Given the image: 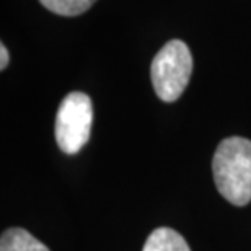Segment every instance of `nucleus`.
<instances>
[{
  "label": "nucleus",
  "instance_id": "7ed1b4c3",
  "mask_svg": "<svg viewBox=\"0 0 251 251\" xmlns=\"http://www.w3.org/2000/svg\"><path fill=\"white\" fill-rule=\"evenodd\" d=\"M93 123V104L88 95L72 92L59 104L56 116V140L64 153L74 155L88 142Z\"/></svg>",
  "mask_w": 251,
  "mask_h": 251
},
{
  "label": "nucleus",
  "instance_id": "20e7f679",
  "mask_svg": "<svg viewBox=\"0 0 251 251\" xmlns=\"http://www.w3.org/2000/svg\"><path fill=\"white\" fill-rule=\"evenodd\" d=\"M142 251H191L181 235L176 230L160 227L149 235Z\"/></svg>",
  "mask_w": 251,
  "mask_h": 251
},
{
  "label": "nucleus",
  "instance_id": "0eeeda50",
  "mask_svg": "<svg viewBox=\"0 0 251 251\" xmlns=\"http://www.w3.org/2000/svg\"><path fill=\"white\" fill-rule=\"evenodd\" d=\"M8 65V51L7 48H5V44L0 46V69H5Z\"/></svg>",
  "mask_w": 251,
  "mask_h": 251
},
{
  "label": "nucleus",
  "instance_id": "f03ea898",
  "mask_svg": "<svg viewBox=\"0 0 251 251\" xmlns=\"http://www.w3.org/2000/svg\"><path fill=\"white\" fill-rule=\"evenodd\" d=\"M193 74V56L179 39H172L157 52L150 67V77L157 97L172 103L181 97Z\"/></svg>",
  "mask_w": 251,
  "mask_h": 251
},
{
  "label": "nucleus",
  "instance_id": "f257e3e1",
  "mask_svg": "<svg viewBox=\"0 0 251 251\" xmlns=\"http://www.w3.org/2000/svg\"><path fill=\"white\" fill-rule=\"evenodd\" d=\"M212 172L219 193L230 204L247 205L251 201V140H222L214 153Z\"/></svg>",
  "mask_w": 251,
  "mask_h": 251
},
{
  "label": "nucleus",
  "instance_id": "39448f33",
  "mask_svg": "<svg viewBox=\"0 0 251 251\" xmlns=\"http://www.w3.org/2000/svg\"><path fill=\"white\" fill-rule=\"evenodd\" d=\"M0 251H49V248L25 228L15 227L2 233Z\"/></svg>",
  "mask_w": 251,
  "mask_h": 251
},
{
  "label": "nucleus",
  "instance_id": "423d86ee",
  "mask_svg": "<svg viewBox=\"0 0 251 251\" xmlns=\"http://www.w3.org/2000/svg\"><path fill=\"white\" fill-rule=\"evenodd\" d=\"M48 10L62 17H77L92 8L97 0H39Z\"/></svg>",
  "mask_w": 251,
  "mask_h": 251
}]
</instances>
